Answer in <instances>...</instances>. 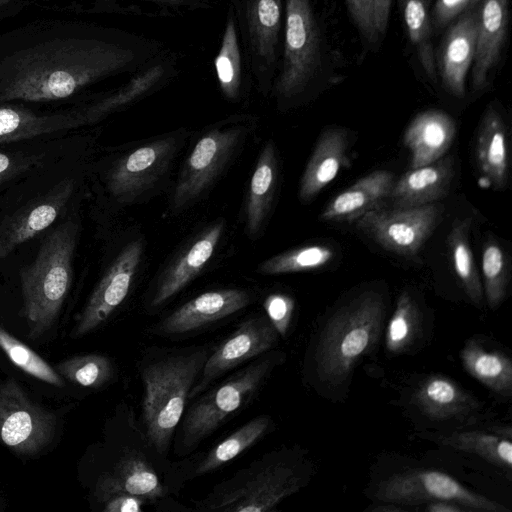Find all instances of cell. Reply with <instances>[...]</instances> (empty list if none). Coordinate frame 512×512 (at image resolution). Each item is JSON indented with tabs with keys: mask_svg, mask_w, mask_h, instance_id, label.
<instances>
[{
	"mask_svg": "<svg viewBox=\"0 0 512 512\" xmlns=\"http://www.w3.org/2000/svg\"><path fill=\"white\" fill-rule=\"evenodd\" d=\"M149 504V501L143 497L118 493L107 498L101 504V510L103 512H141Z\"/></svg>",
	"mask_w": 512,
	"mask_h": 512,
	"instance_id": "7dc6e473",
	"label": "cell"
},
{
	"mask_svg": "<svg viewBox=\"0 0 512 512\" xmlns=\"http://www.w3.org/2000/svg\"><path fill=\"white\" fill-rule=\"evenodd\" d=\"M348 135L343 128H328L320 135L300 181L299 198H314L346 164Z\"/></svg>",
	"mask_w": 512,
	"mask_h": 512,
	"instance_id": "f1b7e54d",
	"label": "cell"
},
{
	"mask_svg": "<svg viewBox=\"0 0 512 512\" xmlns=\"http://www.w3.org/2000/svg\"><path fill=\"white\" fill-rule=\"evenodd\" d=\"M284 358L281 351L270 350L200 394L182 417L178 454L183 456L191 453L226 421L245 409Z\"/></svg>",
	"mask_w": 512,
	"mask_h": 512,
	"instance_id": "8992f818",
	"label": "cell"
},
{
	"mask_svg": "<svg viewBox=\"0 0 512 512\" xmlns=\"http://www.w3.org/2000/svg\"><path fill=\"white\" fill-rule=\"evenodd\" d=\"M80 109L36 113L22 105L0 104V144L28 140L84 126Z\"/></svg>",
	"mask_w": 512,
	"mask_h": 512,
	"instance_id": "4316f807",
	"label": "cell"
},
{
	"mask_svg": "<svg viewBox=\"0 0 512 512\" xmlns=\"http://www.w3.org/2000/svg\"><path fill=\"white\" fill-rule=\"evenodd\" d=\"M274 427L268 415H259L249 420L200 458L195 463L191 477L212 473L227 465L262 440Z\"/></svg>",
	"mask_w": 512,
	"mask_h": 512,
	"instance_id": "1f68e13d",
	"label": "cell"
},
{
	"mask_svg": "<svg viewBox=\"0 0 512 512\" xmlns=\"http://www.w3.org/2000/svg\"><path fill=\"white\" fill-rule=\"evenodd\" d=\"M263 307L266 316L281 337L287 335L292 319L295 302L292 297L282 293H273L268 295Z\"/></svg>",
	"mask_w": 512,
	"mask_h": 512,
	"instance_id": "7bdbcfd3",
	"label": "cell"
},
{
	"mask_svg": "<svg viewBox=\"0 0 512 512\" xmlns=\"http://www.w3.org/2000/svg\"><path fill=\"white\" fill-rule=\"evenodd\" d=\"M143 253L140 240L125 246L101 278L71 331L72 338H81L110 318L129 294Z\"/></svg>",
	"mask_w": 512,
	"mask_h": 512,
	"instance_id": "5bb4252c",
	"label": "cell"
},
{
	"mask_svg": "<svg viewBox=\"0 0 512 512\" xmlns=\"http://www.w3.org/2000/svg\"><path fill=\"white\" fill-rule=\"evenodd\" d=\"M38 162V156L0 152V184L30 169Z\"/></svg>",
	"mask_w": 512,
	"mask_h": 512,
	"instance_id": "f6af8a7d",
	"label": "cell"
},
{
	"mask_svg": "<svg viewBox=\"0 0 512 512\" xmlns=\"http://www.w3.org/2000/svg\"><path fill=\"white\" fill-rule=\"evenodd\" d=\"M29 5V0H0V19L15 16Z\"/></svg>",
	"mask_w": 512,
	"mask_h": 512,
	"instance_id": "681fc988",
	"label": "cell"
},
{
	"mask_svg": "<svg viewBox=\"0 0 512 512\" xmlns=\"http://www.w3.org/2000/svg\"><path fill=\"white\" fill-rule=\"evenodd\" d=\"M440 441L454 449L480 456L502 467H512V444L509 438L483 431H467L443 437Z\"/></svg>",
	"mask_w": 512,
	"mask_h": 512,
	"instance_id": "8d00e7d4",
	"label": "cell"
},
{
	"mask_svg": "<svg viewBox=\"0 0 512 512\" xmlns=\"http://www.w3.org/2000/svg\"><path fill=\"white\" fill-rule=\"evenodd\" d=\"M175 72L172 55L165 53L132 75L121 88L80 108L85 125L93 124L109 114L145 97L170 79Z\"/></svg>",
	"mask_w": 512,
	"mask_h": 512,
	"instance_id": "603a6c76",
	"label": "cell"
},
{
	"mask_svg": "<svg viewBox=\"0 0 512 512\" xmlns=\"http://www.w3.org/2000/svg\"><path fill=\"white\" fill-rule=\"evenodd\" d=\"M349 13L360 34L368 42L379 38L374 22V0H346Z\"/></svg>",
	"mask_w": 512,
	"mask_h": 512,
	"instance_id": "ee69618b",
	"label": "cell"
},
{
	"mask_svg": "<svg viewBox=\"0 0 512 512\" xmlns=\"http://www.w3.org/2000/svg\"><path fill=\"white\" fill-rule=\"evenodd\" d=\"M222 231L221 222L209 227L165 270L154 289L150 307L163 305L200 273L212 257Z\"/></svg>",
	"mask_w": 512,
	"mask_h": 512,
	"instance_id": "cb8c5ba5",
	"label": "cell"
},
{
	"mask_svg": "<svg viewBox=\"0 0 512 512\" xmlns=\"http://www.w3.org/2000/svg\"><path fill=\"white\" fill-rule=\"evenodd\" d=\"M242 129H215L206 133L186 159L173 194V206L183 207L195 200L219 175L234 153Z\"/></svg>",
	"mask_w": 512,
	"mask_h": 512,
	"instance_id": "9a60e30c",
	"label": "cell"
},
{
	"mask_svg": "<svg viewBox=\"0 0 512 512\" xmlns=\"http://www.w3.org/2000/svg\"><path fill=\"white\" fill-rule=\"evenodd\" d=\"M277 182V158L272 142L262 149L253 172L246 203V225L255 236L269 211Z\"/></svg>",
	"mask_w": 512,
	"mask_h": 512,
	"instance_id": "836d02e7",
	"label": "cell"
},
{
	"mask_svg": "<svg viewBox=\"0 0 512 512\" xmlns=\"http://www.w3.org/2000/svg\"><path fill=\"white\" fill-rule=\"evenodd\" d=\"M398 2L417 57L427 76L435 81L437 69L432 45L428 0H398Z\"/></svg>",
	"mask_w": 512,
	"mask_h": 512,
	"instance_id": "d590c367",
	"label": "cell"
},
{
	"mask_svg": "<svg viewBox=\"0 0 512 512\" xmlns=\"http://www.w3.org/2000/svg\"><path fill=\"white\" fill-rule=\"evenodd\" d=\"M57 415L33 400L14 378H0V442L13 453L33 457L53 442Z\"/></svg>",
	"mask_w": 512,
	"mask_h": 512,
	"instance_id": "30bf717a",
	"label": "cell"
},
{
	"mask_svg": "<svg viewBox=\"0 0 512 512\" xmlns=\"http://www.w3.org/2000/svg\"><path fill=\"white\" fill-rule=\"evenodd\" d=\"M177 149L173 137L145 144L121 157L108 175L111 195L123 203L135 201L159 180Z\"/></svg>",
	"mask_w": 512,
	"mask_h": 512,
	"instance_id": "2e32d148",
	"label": "cell"
},
{
	"mask_svg": "<svg viewBox=\"0 0 512 512\" xmlns=\"http://www.w3.org/2000/svg\"><path fill=\"white\" fill-rule=\"evenodd\" d=\"M283 52L273 88L279 101L291 100L309 86L320 63V39L310 0H285Z\"/></svg>",
	"mask_w": 512,
	"mask_h": 512,
	"instance_id": "9c48e42d",
	"label": "cell"
},
{
	"mask_svg": "<svg viewBox=\"0 0 512 512\" xmlns=\"http://www.w3.org/2000/svg\"><path fill=\"white\" fill-rule=\"evenodd\" d=\"M443 206L374 209L356 220L357 227L382 248L402 256L416 255L436 228Z\"/></svg>",
	"mask_w": 512,
	"mask_h": 512,
	"instance_id": "7c38bea8",
	"label": "cell"
},
{
	"mask_svg": "<svg viewBox=\"0 0 512 512\" xmlns=\"http://www.w3.org/2000/svg\"><path fill=\"white\" fill-rule=\"evenodd\" d=\"M248 70L262 94L270 92L279 68L285 0H230Z\"/></svg>",
	"mask_w": 512,
	"mask_h": 512,
	"instance_id": "ba28073f",
	"label": "cell"
},
{
	"mask_svg": "<svg viewBox=\"0 0 512 512\" xmlns=\"http://www.w3.org/2000/svg\"><path fill=\"white\" fill-rule=\"evenodd\" d=\"M165 53L158 42L121 29L35 20L0 34V104L67 99Z\"/></svg>",
	"mask_w": 512,
	"mask_h": 512,
	"instance_id": "6da1fadb",
	"label": "cell"
},
{
	"mask_svg": "<svg viewBox=\"0 0 512 512\" xmlns=\"http://www.w3.org/2000/svg\"><path fill=\"white\" fill-rule=\"evenodd\" d=\"M210 352L207 346L158 351L141 363V424L151 444L164 456Z\"/></svg>",
	"mask_w": 512,
	"mask_h": 512,
	"instance_id": "3957f363",
	"label": "cell"
},
{
	"mask_svg": "<svg viewBox=\"0 0 512 512\" xmlns=\"http://www.w3.org/2000/svg\"><path fill=\"white\" fill-rule=\"evenodd\" d=\"M375 498L385 503L402 505L446 500L456 502L467 510L510 511L500 503L467 489L449 474L428 469H415L392 475L378 485Z\"/></svg>",
	"mask_w": 512,
	"mask_h": 512,
	"instance_id": "8fae6325",
	"label": "cell"
},
{
	"mask_svg": "<svg viewBox=\"0 0 512 512\" xmlns=\"http://www.w3.org/2000/svg\"><path fill=\"white\" fill-rule=\"evenodd\" d=\"M250 301V295L241 289L207 291L177 308L152 331L161 336L190 333L242 310Z\"/></svg>",
	"mask_w": 512,
	"mask_h": 512,
	"instance_id": "ac0fdd59",
	"label": "cell"
},
{
	"mask_svg": "<svg viewBox=\"0 0 512 512\" xmlns=\"http://www.w3.org/2000/svg\"><path fill=\"white\" fill-rule=\"evenodd\" d=\"M47 11L70 14L181 16L211 8L215 0H29Z\"/></svg>",
	"mask_w": 512,
	"mask_h": 512,
	"instance_id": "ffe728a7",
	"label": "cell"
},
{
	"mask_svg": "<svg viewBox=\"0 0 512 512\" xmlns=\"http://www.w3.org/2000/svg\"><path fill=\"white\" fill-rule=\"evenodd\" d=\"M386 503L387 504L385 506L381 505L379 507L374 508V511H384V512L403 511L402 508L397 507L396 504H394V503H388V502H386Z\"/></svg>",
	"mask_w": 512,
	"mask_h": 512,
	"instance_id": "816d5d0a",
	"label": "cell"
},
{
	"mask_svg": "<svg viewBox=\"0 0 512 512\" xmlns=\"http://www.w3.org/2000/svg\"><path fill=\"white\" fill-rule=\"evenodd\" d=\"M78 224L68 220L43 241L32 263L20 273L28 337H42L56 322L73 281Z\"/></svg>",
	"mask_w": 512,
	"mask_h": 512,
	"instance_id": "277c9868",
	"label": "cell"
},
{
	"mask_svg": "<svg viewBox=\"0 0 512 512\" xmlns=\"http://www.w3.org/2000/svg\"><path fill=\"white\" fill-rule=\"evenodd\" d=\"M475 159L481 185L504 189L508 180V146L506 129L500 114L486 110L476 135Z\"/></svg>",
	"mask_w": 512,
	"mask_h": 512,
	"instance_id": "83f0119b",
	"label": "cell"
},
{
	"mask_svg": "<svg viewBox=\"0 0 512 512\" xmlns=\"http://www.w3.org/2000/svg\"><path fill=\"white\" fill-rule=\"evenodd\" d=\"M482 274L487 302L495 309L504 300L508 285L505 254L496 242H487L483 248Z\"/></svg>",
	"mask_w": 512,
	"mask_h": 512,
	"instance_id": "b9f144b4",
	"label": "cell"
},
{
	"mask_svg": "<svg viewBox=\"0 0 512 512\" xmlns=\"http://www.w3.org/2000/svg\"><path fill=\"white\" fill-rule=\"evenodd\" d=\"M384 316L383 299L366 293L337 311L326 324L315 354L319 377L344 380L356 361L375 343Z\"/></svg>",
	"mask_w": 512,
	"mask_h": 512,
	"instance_id": "52a82bcc",
	"label": "cell"
},
{
	"mask_svg": "<svg viewBox=\"0 0 512 512\" xmlns=\"http://www.w3.org/2000/svg\"><path fill=\"white\" fill-rule=\"evenodd\" d=\"M470 227V218L456 219L448 235V244L455 273L466 294L474 304L481 305L483 289L469 243Z\"/></svg>",
	"mask_w": 512,
	"mask_h": 512,
	"instance_id": "e575fe53",
	"label": "cell"
},
{
	"mask_svg": "<svg viewBox=\"0 0 512 512\" xmlns=\"http://www.w3.org/2000/svg\"><path fill=\"white\" fill-rule=\"evenodd\" d=\"M509 0H478L476 3L477 39L472 68V83L483 89L490 71L497 65L508 26Z\"/></svg>",
	"mask_w": 512,
	"mask_h": 512,
	"instance_id": "44dd1931",
	"label": "cell"
},
{
	"mask_svg": "<svg viewBox=\"0 0 512 512\" xmlns=\"http://www.w3.org/2000/svg\"><path fill=\"white\" fill-rule=\"evenodd\" d=\"M426 510L430 512H461L467 509L456 502L440 500L428 502Z\"/></svg>",
	"mask_w": 512,
	"mask_h": 512,
	"instance_id": "f907efd6",
	"label": "cell"
},
{
	"mask_svg": "<svg viewBox=\"0 0 512 512\" xmlns=\"http://www.w3.org/2000/svg\"><path fill=\"white\" fill-rule=\"evenodd\" d=\"M394 182V175L390 171H374L331 199L323 209L320 219L353 221L371 210L382 208V204L390 196Z\"/></svg>",
	"mask_w": 512,
	"mask_h": 512,
	"instance_id": "d4e9b609",
	"label": "cell"
},
{
	"mask_svg": "<svg viewBox=\"0 0 512 512\" xmlns=\"http://www.w3.org/2000/svg\"><path fill=\"white\" fill-rule=\"evenodd\" d=\"M454 177V160L443 156L437 161L404 173L394 182L389 199L393 208L419 207L444 198Z\"/></svg>",
	"mask_w": 512,
	"mask_h": 512,
	"instance_id": "7402d4cb",
	"label": "cell"
},
{
	"mask_svg": "<svg viewBox=\"0 0 512 512\" xmlns=\"http://www.w3.org/2000/svg\"><path fill=\"white\" fill-rule=\"evenodd\" d=\"M476 3L450 26L435 60L443 85L456 97L465 95L466 77L474 61L478 19Z\"/></svg>",
	"mask_w": 512,
	"mask_h": 512,
	"instance_id": "d6986e66",
	"label": "cell"
},
{
	"mask_svg": "<svg viewBox=\"0 0 512 512\" xmlns=\"http://www.w3.org/2000/svg\"><path fill=\"white\" fill-rule=\"evenodd\" d=\"M278 336L267 316H254L243 321L231 335L211 350L189 393V400L209 389L228 371L272 350L278 342Z\"/></svg>",
	"mask_w": 512,
	"mask_h": 512,
	"instance_id": "4fadbf2b",
	"label": "cell"
},
{
	"mask_svg": "<svg viewBox=\"0 0 512 512\" xmlns=\"http://www.w3.org/2000/svg\"><path fill=\"white\" fill-rule=\"evenodd\" d=\"M214 69L223 95L237 101L245 82L248 69L240 41L233 7L229 3L218 53L214 59Z\"/></svg>",
	"mask_w": 512,
	"mask_h": 512,
	"instance_id": "4dcf8cb0",
	"label": "cell"
},
{
	"mask_svg": "<svg viewBox=\"0 0 512 512\" xmlns=\"http://www.w3.org/2000/svg\"><path fill=\"white\" fill-rule=\"evenodd\" d=\"M414 401L425 415L436 420L464 416L479 406L471 394L442 375L428 377L417 388Z\"/></svg>",
	"mask_w": 512,
	"mask_h": 512,
	"instance_id": "f546056e",
	"label": "cell"
},
{
	"mask_svg": "<svg viewBox=\"0 0 512 512\" xmlns=\"http://www.w3.org/2000/svg\"><path fill=\"white\" fill-rule=\"evenodd\" d=\"M456 133L452 118L440 110L419 113L407 127L403 142L410 151L411 168L421 167L445 156Z\"/></svg>",
	"mask_w": 512,
	"mask_h": 512,
	"instance_id": "484cf974",
	"label": "cell"
},
{
	"mask_svg": "<svg viewBox=\"0 0 512 512\" xmlns=\"http://www.w3.org/2000/svg\"><path fill=\"white\" fill-rule=\"evenodd\" d=\"M74 189L73 179H63L5 220L0 226V260L50 227L68 205Z\"/></svg>",
	"mask_w": 512,
	"mask_h": 512,
	"instance_id": "e0dca14e",
	"label": "cell"
},
{
	"mask_svg": "<svg viewBox=\"0 0 512 512\" xmlns=\"http://www.w3.org/2000/svg\"><path fill=\"white\" fill-rule=\"evenodd\" d=\"M301 465L286 449L263 454L216 484L196 509L213 512H269L304 484Z\"/></svg>",
	"mask_w": 512,
	"mask_h": 512,
	"instance_id": "5b68a950",
	"label": "cell"
},
{
	"mask_svg": "<svg viewBox=\"0 0 512 512\" xmlns=\"http://www.w3.org/2000/svg\"><path fill=\"white\" fill-rule=\"evenodd\" d=\"M464 369L492 391L510 396L512 392V362L500 351L486 350L470 339L460 352Z\"/></svg>",
	"mask_w": 512,
	"mask_h": 512,
	"instance_id": "d6a6232c",
	"label": "cell"
},
{
	"mask_svg": "<svg viewBox=\"0 0 512 512\" xmlns=\"http://www.w3.org/2000/svg\"><path fill=\"white\" fill-rule=\"evenodd\" d=\"M478 0H436L433 8L434 23L438 27L449 24Z\"/></svg>",
	"mask_w": 512,
	"mask_h": 512,
	"instance_id": "bcb514c9",
	"label": "cell"
},
{
	"mask_svg": "<svg viewBox=\"0 0 512 512\" xmlns=\"http://www.w3.org/2000/svg\"><path fill=\"white\" fill-rule=\"evenodd\" d=\"M115 438L109 459L96 478L93 497L102 504L118 493L145 498L150 504L174 494L184 481L192 479L195 466L190 461L172 463L149 441L142 424L129 406L119 409Z\"/></svg>",
	"mask_w": 512,
	"mask_h": 512,
	"instance_id": "7a4b0ae2",
	"label": "cell"
},
{
	"mask_svg": "<svg viewBox=\"0 0 512 512\" xmlns=\"http://www.w3.org/2000/svg\"><path fill=\"white\" fill-rule=\"evenodd\" d=\"M0 348L20 370L42 382L64 387L65 379L40 355L0 325Z\"/></svg>",
	"mask_w": 512,
	"mask_h": 512,
	"instance_id": "ab89813d",
	"label": "cell"
},
{
	"mask_svg": "<svg viewBox=\"0 0 512 512\" xmlns=\"http://www.w3.org/2000/svg\"><path fill=\"white\" fill-rule=\"evenodd\" d=\"M392 0H374V22L378 35L386 32Z\"/></svg>",
	"mask_w": 512,
	"mask_h": 512,
	"instance_id": "c3c4849f",
	"label": "cell"
},
{
	"mask_svg": "<svg viewBox=\"0 0 512 512\" xmlns=\"http://www.w3.org/2000/svg\"><path fill=\"white\" fill-rule=\"evenodd\" d=\"M419 309L407 292L402 293L396 304L386 331V348L400 353L413 341L419 327Z\"/></svg>",
	"mask_w": 512,
	"mask_h": 512,
	"instance_id": "60d3db41",
	"label": "cell"
},
{
	"mask_svg": "<svg viewBox=\"0 0 512 512\" xmlns=\"http://www.w3.org/2000/svg\"><path fill=\"white\" fill-rule=\"evenodd\" d=\"M333 256V249L327 245H306L265 260L258 271L265 275L310 271L324 267Z\"/></svg>",
	"mask_w": 512,
	"mask_h": 512,
	"instance_id": "f35d334b",
	"label": "cell"
},
{
	"mask_svg": "<svg viewBox=\"0 0 512 512\" xmlns=\"http://www.w3.org/2000/svg\"><path fill=\"white\" fill-rule=\"evenodd\" d=\"M55 369L65 380L91 389L105 386L115 376L112 360L95 353L65 359L59 362Z\"/></svg>",
	"mask_w": 512,
	"mask_h": 512,
	"instance_id": "74e56055",
	"label": "cell"
}]
</instances>
